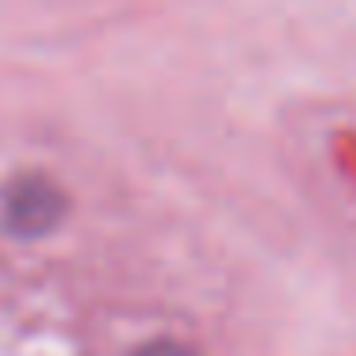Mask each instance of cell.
<instances>
[{
	"mask_svg": "<svg viewBox=\"0 0 356 356\" xmlns=\"http://www.w3.org/2000/svg\"><path fill=\"white\" fill-rule=\"evenodd\" d=\"M146 356H188V353H180V348H169V345H165V348H149Z\"/></svg>",
	"mask_w": 356,
	"mask_h": 356,
	"instance_id": "obj_1",
	"label": "cell"
}]
</instances>
